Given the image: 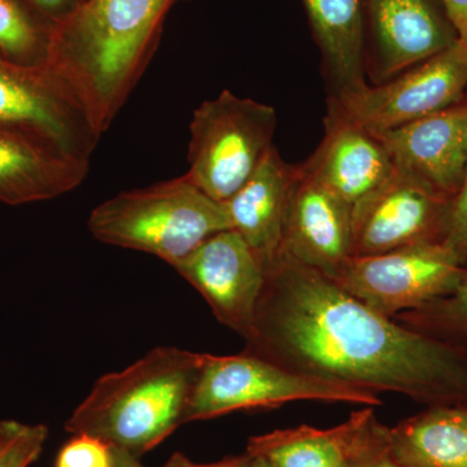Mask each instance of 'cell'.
Segmentation results:
<instances>
[{
    "label": "cell",
    "instance_id": "cell-1",
    "mask_svg": "<svg viewBox=\"0 0 467 467\" xmlns=\"http://www.w3.org/2000/svg\"><path fill=\"white\" fill-rule=\"evenodd\" d=\"M243 352L306 376L429 407L467 405V346L444 342L386 317L281 251Z\"/></svg>",
    "mask_w": 467,
    "mask_h": 467
},
{
    "label": "cell",
    "instance_id": "cell-2",
    "mask_svg": "<svg viewBox=\"0 0 467 467\" xmlns=\"http://www.w3.org/2000/svg\"><path fill=\"white\" fill-rule=\"evenodd\" d=\"M175 2L82 0L48 30L46 66L76 92L100 137L143 75Z\"/></svg>",
    "mask_w": 467,
    "mask_h": 467
},
{
    "label": "cell",
    "instance_id": "cell-3",
    "mask_svg": "<svg viewBox=\"0 0 467 467\" xmlns=\"http://www.w3.org/2000/svg\"><path fill=\"white\" fill-rule=\"evenodd\" d=\"M202 353L158 347L95 382L66 422L72 435L99 439L140 459L187 423Z\"/></svg>",
    "mask_w": 467,
    "mask_h": 467
},
{
    "label": "cell",
    "instance_id": "cell-4",
    "mask_svg": "<svg viewBox=\"0 0 467 467\" xmlns=\"http://www.w3.org/2000/svg\"><path fill=\"white\" fill-rule=\"evenodd\" d=\"M225 204L186 174L101 202L88 217L97 241L146 252L175 266L214 234L230 230Z\"/></svg>",
    "mask_w": 467,
    "mask_h": 467
},
{
    "label": "cell",
    "instance_id": "cell-5",
    "mask_svg": "<svg viewBox=\"0 0 467 467\" xmlns=\"http://www.w3.org/2000/svg\"><path fill=\"white\" fill-rule=\"evenodd\" d=\"M304 400L373 408L383 404L376 392L296 373L250 353H202L187 423L226 416L233 411L279 408Z\"/></svg>",
    "mask_w": 467,
    "mask_h": 467
},
{
    "label": "cell",
    "instance_id": "cell-6",
    "mask_svg": "<svg viewBox=\"0 0 467 467\" xmlns=\"http://www.w3.org/2000/svg\"><path fill=\"white\" fill-rule=\"evenodd\" d=\"M275 126V109L269 104L229 90L205 100L190 125L187 177L214 201L226 202L272 149Z\"/></svg>",
    "mask_w": 467,
    "mask_h": 467
},
{
    "label": "cell",
    "instance_id": "cell-7",
    "mask_svg": "<svg viewBox=\"0 0 467 467\" xmlns=\"http://www.w3.org/2000/svg\"><path fill=\"white\" fill-rule=\"evenodd\" d=\"M0 126L90 165L100 135L70 86L47 66L29 67L0 55Z\"/></svg>",
    "mask_w": 467,
    "mask_h": 467
},
{
    "label": "cell",
    "instance_id": "cell-8",
    "mask_svg": "<svg viewBox=\"0 0 467 467\" xmlns=\"http://www.w3.org/2000/svg\"><path fill=\"white\" fill-rule=\"evenodd\" d=\"M467 99V45L448 50L376 86L337 92L330 103L371 133L400 128Z\"/></svg>",
    "mask_w": 467,
    "mask_h": 467
},
{
    "label": "cell",
    "instance_id": "cell-9",
    "mask_svg": "<svg viewBox=\"0 0 467 467\" xmlns=\"http://www.w3.org/2000/svg\"><path fill=\"white\" fill-rule=\"evenodd\" d=\"M467 276L442 243L349 257L335 284L368 306L393 318L451 294Z\"/></svg>",
    "mask_w": 467,
    "mask_h": 467
},
{
    "label": "cell",
    "instance_id": "cell-10",
    "mask_svg": "<svg viewBox=\"0 0 467 467\" xmlns=\"http://www.w3.org/2000/svg\"><path fill=\"white\" fill-rule=\"evenodd\" d=\"M450 205V198L395 167L387 180L352 205L350 257L442 243Z\"/></svg>",
    "mask_w": 467,
    "mask_h": 467
},
{
    "label": "cell",
    "instance_id": "cell-11",
    "mask_svg": "<svg viewBox=\"0 0 467 467\" xmlns=\"http://www.w3.org/2000/svg\"><path fill=\"white\" fill-rule=\"evenodd\" d=\"M174 269L204 297L221 324L243 339L251 334L265 266L235 230L214 234Z\"/></svg>",
    "mask_w": 467,
    "mask_h": 467
},
{
    "label": "cell",
    "instance_id": "cell-12",
    "mask_svg": "<svg viewBox=\"0 0 467 467\" xmlns=\"http://www.w3.org/2000/svg\"><path fill=\"white\" fill-rule=\"evenodd\" d=\"M367 38L379 79H389L459 41L439 0H365Z\"/></svg>",
    "mask_w": 467,
    "mask_h": 467
},
{
    "label": "cell",
    "instance_id": "cell-13",
    "mask_svg": "<svg viewBox=\"0 0 467 467\" xmlns=\"http://www.w3.org/2000/svg\"><path fill=\"white\" fill-rule=\"evenodd\" d=\"M352 205L297 167L282 251L337 279L350 257Z\"/></svg>",
    "mask_w": 467,
    "mask_h": 467
},
{
    "label": "cell",
    "instance_id": "cell-14",
    "mask_svg": "<svg viewBox=\"0 0 467 467\" xmlns=\"http://www.w3.org/2000/svg\"><path fill=\"white\" fill-rule=\"evenodd\" d=\"M376 134L399 171L453 198L467 168V99Z\"/></svg>",
    "mask_w": 467,
    "mask_h": 467
},
{
    "label": "cell",
    "instance_id": "cell-15",
    "mask_svg": "<svg viewBox=\"0 0 467 467\" xmlns=\"http://www.w3.org/2000/svg\"><path fill=\"white\" fill-rule=\"evenodd\" d=\"M300 167L350 205L379 186L395 171L382 140L344 116L331 103L325 119L324 140Z\"/></svg>",
    "mask_w": 467,
    "mask_h": 467
},
{
    "label": "cell",
    "instance_id": "cell-16",
    "mask_svg": "<svg viewBox=\"0 0 467 467\" xmlns=\"http://www.w3.org/2000/svg\"><path fill=\"white\" fill-rule=\"evenodd\" d=\"M297 167L272 147L250 180L225 204L230 226L248 243L264 266L281 254L285 216Z\"/></svg>",
    "mask_w": 467,
    "mask_h": 467
},
{
    "label": "cell",
    "instance_id": "cell-17",
    "mask_svg": "<svg viewBox=\"0 0 467 467\" xmlns=\"http://www.w3.org/2000/svg\"><path fill=\"white\" fill-rule=\"evenodd\" d=\"M90 165L47 144L0 126V202L24 205L51 201L84 182Z\"/></svg>",
    "mask_w": 467,
    "mask_h": 467
},
{
    "label": "cell",
    "instance_id": "cell-18",
    "mask_svg": "<svg viewBox=\"0 0 467 467\" xmlns=\"http://www.w3.org/2000/svg\"><path fill=\"white\" fill-rule=\"evenodd\" d=\"M334 94L365 81V0H303Z\"/></svg>",
    "mask_w": 467,
    "mask_h": 467
},
{
    "label": "cell",
    "instance_id": "cell-19",
    "mask_svg": "<svg viewBox=\"0 0 467 467\" xmlns=\"http://www.w3.org/2000/svg\"><path fill=\"white\" fill-rule=\"evenodd\" d=\"M405 467H467V405L429 407L389 427Z\"/></svg>",
    "mask_w": 467,
    "mask_h": 467
},
{
    "label": "cell",
    "instance_id": "cell-20",
    "mask_svg": "<svg viewBox=\"0 0 467 467\" xmlns=\"http://www.w3.org/2000/svg\"><path fill=\"white\" fill-rule=\"evenodd\" d=\"M358 423L353 411L333 429L308 425L275 430L248 439L247 453L273 467H346L349 444Z\"/></svg>",
    "mask_w": 467,
    "mask_h": 467
},
{
    "label": "cell",
    "instance_id": "cell-21",
    "mask_svg": "<svg viewBox=\"0 0 467 467\" xmlns=\"http://www.w3.org/2000/svg\"><path fill=\"white\" fill-rule=\"evenodd\" d=\"M417 333L467 346V276L451 294L393 317Z\"/></svg>",
    "mask_w": 467,
    "mask_h": 467
},
{
    "label": "cell",
    "instance_id": "cell-22",
    "mask_svg": "<svg viewBox=\"0 0 467 467\" xmlns=\"http://www.w3.org/2000/svg\"><path fill=\"white\" fill-rule=\"evenodd\" d=\"M48 33L42 34L16 0H0V55L23 66H46Z\"/></svg>",
    "mask_w": 467,
    "mask_h": 467
},
{
    "label": "cell",
    "instance_id": "cell-23",
    "mask_svg": "<svg viewBox=\"0 0 467 467\" xmlns=\"http://www.w3.org/2000/svg\"><path fill=\"white\" fill-rule=\"evenodd\" d=\"M356 414L346 467H405L393 453L389 426L378 420L374 408L364 407Z\"/></svg>",
    "mask_w": 467,
    "mask_h": 467
},
{
    "label": "cell",
    "instance_id": "cell-24",
    "mask_svg": "<svg viewBox=\"0 0 467 467\" xmlns=\"http://www.w3.org/2000/svg\"><path fill=\"white\" fill-rule=\"evenodd\" d=\"M48 429L18 420H0V467H29L41 457Z\"/></svg>",
    "mask_w": 467,
    "mask_h": 467
},
{
    "label": "cell",
    "instance_id": "cell-25",
    "mask_svg": "<svg viewBox=\"0 0 467 467\" xmlns=\"http://www.w3.org/2000/svg\"><path fill=\"white\" fill-rule=\"evenodd\" d=\"M63 445L55 467H112V453L106 442L88 435H72Z\"/></svg>",
    "mask_w": 467,
    "mask_h": 467
},
{
    "label": "cell",
    "instance_id": "cell-26",
    "mask_svg": "<svg viewBox=\"0 0 467 467\" xmlns=\"http://www.w3.org/2000/svg\"><path fill=\"white\" fill-rule=\"evenodd\" d=\"M442 244L467 267V168L460 189L451 199L447 232Z\"/></svg>",
    "mask_w": 467,
    "mask_h": 467
},
{
    "label": "cell",
    "instance_id": "cell-27",
    "mask_svg": "<svg viewBox=\"0 0 467 467\" xmlns=\"http://www.w3.org/2000/svg\"><path fill=\"white\" fill-rule=\"evenodd\" d=\"M251 454L245 453L239 454V456L225 457L217 462L212 463H196L192 462L189 457L184 456L182 453L171 454V459L160 467H250Z\"/></svg>",
    "mask_w": 467,
    "mask_h": 467
},
{
    "label": "cell",
    "instance_id": "cell-28",
    "mask_svg": "<svg viewBox=\"0 0 467 467\" xmlns=\"http://www.w3.org/2000/svg\"><path fill=\"white\" fill-rule=\"evenodd\" d=\"M439 2L456 30L460 41L467 45V0H439Z\"/></svg>",
    "mask_w": 467,
    "mask_h": 467
},
{
    "label": "cell",
    "instance_id": "cell-29",
    "mask_svg": "<svg viewBox=\"0 0 467 467\" xmlns=\"http://www.w3.org/2000/svg\"><path fill=\"white\" fill-rule=\"evenodd\" d=\"M82 0H30L39 11L54 18V24L75 11Z\"/></svg>",
    "mask_w": 467,
    "mask_h": 467
},
{
    "label": "cell",
    "instance_id": "cell-30",
    "mask_svg": "<svg viewBox=\"0 0 467 467\" xmlns=\"http://www.w3.org/2000/svg\"><path fill=\"white\" fill-rule=\"evenodd\" d=\"M110 453H112V467H146L133 454L119 448H110Z\"/></svg>",
    "mask_w": 467,
    "mask_h": 467
},
{
    "label": "cell",
    "instance_id": "cell-31",
    "mask_svg": "<svg viewBox=\"0 0 467 467\" xmlns=\"http://www.w3.org/2000/svg\"><path fill=\"white\" fill-rule=\"evenodd\" d=\"M250 467H273L267 461L261 459V457L251 456Z\"/></svg>",
    "mask_w": 467,
    "mask_h": 467
}]
</instances>
